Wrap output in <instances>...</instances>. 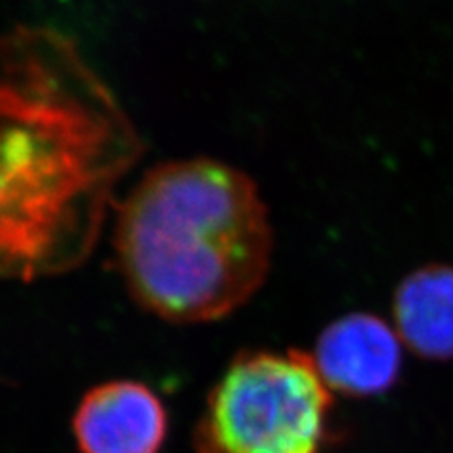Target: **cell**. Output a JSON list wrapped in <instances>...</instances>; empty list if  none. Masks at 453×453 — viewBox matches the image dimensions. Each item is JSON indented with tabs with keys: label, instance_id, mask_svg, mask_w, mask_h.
Returning a JSON list of instances; mask_svg holds the SVG:
<instances>
[{
	"label": "cell",
	"instance_id": "8992f818",
	"mask_svg": "<svg viewBox=\"0 0 453 453\" xmlns=\"http://www.w3.org/2000/svg\"><path fill=\"white\" fill-rule=\"evenodd\" d=\"M393 327L418 357L453 359V266H423L399 283L393 295Z\"/></svg>",
	"mask_w": 453,
	"mask_h": 453
},
{
	"label": "cell",
	"instance_id": "6da1fadb",
	"mask_svg": "<svg viewBox=\"0 0 453 453\" xmlns=\"http://www.w3.org/2000/svg\"><path fill=\"white\" fill-rule=\"evenodd\" d=\"M140 142L73 40L0 35V278L31 281L88 257Z\"/></svg>",
	"mask_w": 453,
	"mask_h": 453
},
{
	"label": "cell",
	"instance_id": "277c9868",
	"mask_svg": "<svg viewBox=\"0 0 453 453\" xmlns=\"http://www.w3.org/2000/svg\"><path fill=\"white\" fill-rule=\"evenodd\" d=\"M73 433L80 453H161L168 412L142 381L111 380L81 396Z\"/></svg>",
	"mask_w": 453,
	"mask_h": 453
},
{
	"label": "cell",
	"instance_id": "7a4b0ae2",
	"mask_svg": "<svg viewBox=\"0 0 453 453\" xmlns=\"http://www.w3.org/2000/svg\"><path fill=\"white\" fill-rule=\"evenodd\" d=\"M113 248L138 306L168 323L231 316L271 271L273 231L253 181L208 159L153 168L118 211Z\"/></svg>",
	"mask_w": 453,
	"mask_h": 453
},
{
	"label": "cell",
	"instance_id": "3957f363",
	"mask_svg": "<svg viewBox=\"0 0 453 453\" xmlns=\"http://www.w3.org/2000/svg\"><path fill=\"white\" fill-rule=\"evenodd\" d=\"M334 393L311 353L244 351L211 388L193 433L196 453H325Z\"/></svg>",
	"mask_w": 453,
	"mask_h": 453
},
{
	"label": "cell",
	"instance_id": "5b68a950",
	"mask_svg": "<svg viewBox=\"0 0 453 453\" xmlns=\"http://www.w3.org/2000/svg\"><path fill=\"white\" fill-rule=\"evenodd\" d=\"M403 348L391 323L359 311L333 321L319 334L311 357L334 395L376 396L399 378Z\"/></svg>",
	"mask_w": 453,
	"mask_h": 453
}]
</instances>
